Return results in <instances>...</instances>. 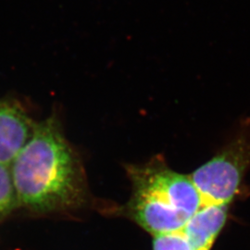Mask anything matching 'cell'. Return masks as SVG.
<instances>
[{
  "instance_id": "cell-1",
  "label": "cell",
  "mask_w": 250,
  "mask_h": 250,
  "mask_svg": "<svg viewBox=\"0 0 250 250\" xmlns=\"http://www.w3.org/2000/svg\"><path fill=\"white\" fill-rule=\"evenodd\" d=\"M9 170L18 206L32 212H68L87 202L83 162L55 114L34 124Z\"/></svg>"
},
{
  "instance_id": "cell-2",
  "label": "cell",
  "mask_w": 250,
  "mask_h": 250,
  "mask_svg": "<svg viewBox=\"0 0 250 250\" xmlns=\"http://www.w3.org/2000/svg\"><path fill=\"white\" fill-rule=\"evenodd\" d=\"M250 168V119L243 120L232 139L189 175L203 206L229 205Z\"/></svg>"
},
{
  "instance_id": "cell-5",
  "label": "cell",
  "mask_w": 250,
  "mask_h": 250,
  "mask_svg": "<svg viewBox=\"0 0 250 250\" xmlns=\"http://www.w3.org/2000/svg\"><path fill=\"white\" fill-rule=\"evenodd\" d=\"M34 124L20 103L0 99V164L10 166L30 138Z\"/></svg>"
},
{
  "instance_id": "cell-6",
  "label": "cell",
  "mask_w": 250,
  "mask_h": 250,
  "mask_svg": "<svg viewBox=\"0 0 250 250\" xmlns=\"http://www.w3.org/2000/svg\"><path fill=\"white\" fill-rule=\"evenodd\" d=\"M229 205L202 206L183 229L192 250H210L224 228Z\"/></svg>"
},
{
  "instance_id": "cell-8",
  "label": "cell",
  "mask_w": 250,
  "mask_h": 250,
  "mask_svg": "<svg viewBox=\"0 0 250 250\" xmlns=\"http://www.w3.org/2000/svg\"><path fill=\"white\" fill-rule=\"evenodd\" d=\"M153 250H192L183 230L154 236Z\"/></svg>"
},
{
  "instance_id": "cell-4",
  "label": "cell",
  "mask_w": 250,
  "mask_h": 250,
  "mask_svg": "<svg viewBox=\"0 0 250 250\" xmlns=\"http://www.w3.org/2000/svg\"><path fill=\"white\" fill-rule=\"evenodd\" d=\"M125 213L153 236L181 231L191 218L170 206L135 193L125 207Z\"/></svg>"
},
{
  "instance_id": "cell-7",
  "label": "cell",
  "mask_w": 250,
  "mask_h": 250,
  "mask_svg": "<svg viewBox=\"0 0 250 250\" xmlns=\"http://www.w3.org/2000/svg\"><path fill=\"white\" fill-rule=\"evenodd\" d=\"M17 206L9 166L0 164V224Z\"/></svg>"
},
{
  "instance_id": "cell-3",
  "label": "cell",
  "mask_w": 250,
  "mask_h": 250,
  "mask_svg": "<svg viewBox=\"0 0 250 250\" xmlns=\"http://www.w3.org/2000/svg\"><path fill=\"white\" fill-rule=\"evenodd\" d=\"M125 170L133 193L151 197L190 217L203 206L189 175L171 170L161 154L143 164H127Z\"/></svg>"
}]
</instances>
